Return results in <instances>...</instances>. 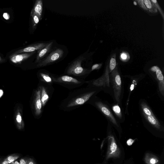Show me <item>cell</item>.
Wrapping results in <instances>:
<instances>
[{
    "mask_svg": "<svg viewBox=\"0 0 164 164\" xmlns=\"http://www.w3.org/2000/svg\"><path fill=\"white\" fill-rule=\"evenodd\" d=\"M101 66V65L100 64H96L93 65L91 68V72L95 70L99 69Z\"/></svg>",
    "mask_w": 164,
    "mask_h": 164,
    "instance_id": "cell-28",
    "label": "cell"
},
{
    "mask_svg": "<svg viewBox=\"0 0 164 164\" xmlns=\"http://www.w3.org/2000/svg\"><path fill=\"white\" fill-rule=\"evenodd\" d=\"M53 75V74L45 69H41L37 73V76L39 82L52 86L54 84Z\"/></svg>",
    "mask_w": 164,
    "mask_h": 164,
    "instance_id": "cell-15",
    "label": "cell"
},
{
    "mask_svg": "<svg viewBox=\"0 0 164 164\" xmlns=\"http://www.w3.org/2000/svg\"><path fill=\"white\" fill-rule=\"evenodd\" d=\"M31 108L35 118L39 119L41 118L44 108L41 100L40 90L38 87L34 92Z\"/></svg>",
    "mask_w": 164,
    "mask_h": 164,
    "instance_id": "cell-10",
    "label": "cell"
},
{
    "mask_svg": "<svg viewBox=\"0 0 164 164\" xmlns=\"http://www.w3.org/2000/svg\"><path fill=\"white\" fill-rule=\"evenodd\" d=\"M111 110L117 120L121 123L124 122L126 119L123 109L122 105L114 102L110 104Z\"/></svg>",
    "mask_w": 164,
    "mask_h": 164,
    "instance_id": "cell-14",
    "label": "cell"
},
{
    "mask_svg": "<svg viewBox=\"0 0 164 164\" xmlns=\"http://www.w3.org/2000/svg\"><path fill=\"white\" fill-rule=\"evenodd\" d=\"M109 74H110L115 68L117 65L116 60V54H114L111 58L110 63L108 65Z\"/></svg>",
    "mask_w": 164,
    "mask_h": 164,
    "instance_id": "cell-23",
    "label": "cell"
},
{
    "mask_svg": "<svg viewBox=\"0 0 164 164\" xmlns=\"http://www.w3.org/2000/svg\"><path fill=\"white\" fill-rule=\"evenodd\" d=\"M150 75L153 80L158 83V91L159 97L164 100V78L160 69L158 66L151 67L149 70Z\"/></svg>",
    "mask_w": 164,
    "mask_h": 164,
    "instance_id": "cell-9",
    "label": "cell"
},
{
    "mask_svg": "<svg viewBox=\"0 0 164 164\" xmlns=\"http://www.w3.org/2000/svg\"><path fill=\"white\" fill-rule=\"evenodd\" d=\"M32 27L33 30H35L39 22H40L41 18L38 15L32 14Z\"/></svg>",
    "mask_w": 164,
    "mask_h": 164,
    "instance_id": "cell-24",
    "label": "cell"
},
{
    "mask_svg": "<svg viewBox=\"0 0 164 164\" xmlns=\"http://www.w3.org/2000/svg\"><path fill=\"white\" fill-rule=\"evenodd\" d=\"M43 9V1L42 0H37L34 5L32 14H37L42 18Z\"/></svg>",
    "mask_w": 164,
    "mask_h": 164,
    "instance_id": "cell-20",
    "label": "cell"
},
{
    "mask_svg": "<svg viewBox=\"0 0 164 164\" xmlns=\"http://www.w3.org/2000/svg\"><path fill=\"white\" fill-rule=\"evenodd\" d=\"M48 42H38L30 45L24 49L20 50L15 52L13 54H18L22 53L37 52L44 48L46 45L47 44Z\"/></svg>",
    "mask_w": 164,
    "mask_h": 164,
    "instance_id": "cell-16",
    "label": "cell"
},
{
    "mask_svg": "<svg viewBox=\"0 0 164 164\" xmlns=\"http://www.w3.org/2000/svg\"><path fill=\"white\" fill-rule=\"evenodd\" d=\"M144 4L147 10L152 13H157L158 10L155 5L150 0H144Z\"/></svg>",
    "mask_w": 164,
    "mask_h": 164,
    "instance_id": "cell-22",
    "label": "cell"
},
{
    "mask_svg": "<svg viewBox=\"0 0 164 164\" xmlns=\"http://www.w3.org/2000/svg\"><path fill=\"white\" fill-rule=\"evenodd\" d=\"M53 79L54 83L70 90L80 87L87 82V81L84 79L64 74L60 75L53 74Z\"/></svg>",
    "mask_w": 164,
    "mask_h": 164,
    "instance_id": "cell-6",
    "label": "cell"
},
{
    "mask_svg": "<svg viewBox=\"0 0 164 164\" xmlns=\"http://www.w3.org/2000/svg\"><path fill=\"white\" fill-rule=\"evenodd\" d=\"M144 160L146 164H160L159 160L157 156L149 153L146 154Z\"/></svg>",
    "mask_w": 164,
    "mask_h": 164,
    "instance_id": "cell-21",
    "label": "cell"
},
{
    "mask_svg": "<svg viewBox=\"0 0 164 164\" xmlns=\"http://www.w3.org/2000/svg\"><path fill=\"white\" fill-rule=\"evenodd\" d=\"M65 54L63 49L55 47L47 56L36 64V67L40 68L56 63L63 59Z\"/></svg>",
    "mask_w": 164,
    "mask_h": 164,
    "instance_id": "cell-7",
    "label": "cell"
},
{
    "mask_svg": "<svg viewBox=\"0 0 164 164\" xmlns=\"http://www.w3.org/2000/svg\"><path fill=\"white\" fill-rule=\"evenodd\" d=\"M110 95L114 102L122 105L124 94V83L118 66L109 75Z\"/></svg>",
    "mask_w": 164,
    "mask_h": 164,
    "instance_id": "cell-4",
    "label": "cell"
},
{
    "mask_svg": "<svg viewBox=\"0 0 164 164\" xmlns=\"http://www.w3.org/2000/svg\"><path fill=\"white\" fill-rule=\"evenodd\" d=\"M21 109L18 107L15 111L14 114V122L18 129L22 130L25 128V123L22 118Z\"/></svg>",
    "mask_w": 164,
    "mask_h": 164,
    "instance_id": "cell-19",
    "label": "cell"
},
{
    "mask_svg": "<svg viewBox=\"0 0 164 164\" xmlns=\"http://www.w3.org/2000/svg\"><path fill=\"white\" fill-rule=\"evenodd\" d=\"M108 65L107 66L104 74L96 79L87 81V87L102 89L105 93L110 94Z\"/></svg>",
    "mask_w": 164,
    "mask_h": 164,
    "instance_id": "cell-8",
    "label": "cell"
},
{
    "mask_svg": "<svg viewBox=\"0 0 164 164\" xmlns=\"http://www.w3.org/2000/svg\"><path fill=\"white\" fill-rule=\"evenodd\" d=\"M1 164H10L5 160Z\"/></svg>",
    "mask_w": 164,
    "mask_h": 164,
    "instance_id": "cell-35",
    "label": "cell"
},
{
    "mask_svg": "<svg viewBox=\"0 0 164 164\" xmlns=\"http://www.w3.org/2000/svg\"><path fill=\"white\" fill-rule=\"evenodd\" d=\"M87 104H90L95 107L104 116L108 122L112 126L114 127L118 131H121L120 123L115 118L111 110L110 104L107 101L103 100L95 96L91 98Z\"/></svg>",
    "mask_w": 164,
    "mask_h": 164,
    "instance_id": "cell-5",
    "label": "cell"
},
{
    "mask_svg": "<svg viewBox=\"0 0 164 164\" xmlns=\"http://www.w3.org/2000/svg\"><path fill=\"white\" fill-rule=\"evenodd\" d=\"M139 106L143 123L146 126H149L158 131L163 132V123L158 118L146 100L140 99L139 102Z\"/></svg>",
    "mask_w": 164,
    "mask_h": 164,
    "instance_id": "cell-3",
    "label": "cell"
},
{
    "mask_svg": "<svg viewBox=\"0 0 164 164\" xmlns=\"http://www.w3.org/2000/svg\"><path fill=\"white\" fill-rule=\"evenodd\" d=\"M36 52H34L13 54L10 57V60L14 64H20L23 61L32 56Z\"/></svg>",
    "mask_w": 164,
    "mask_h": 164,
    "instance_id": "cell-17",
    "label": "cell"
},
{
    "mask_svg": "<svg viewBox=\"0 0 164 164\" xmlns=\"http://www.w3.org/2000/svg\"><path fill=\"white\" fill-rule=\"evenodd\" d=\"M144 76H145L143 74H140L138 75L132 76L131 78V79L132 81L131 82V84H130V88L129 89V95L128 96V98L127 101L126 108V113L128 115L129 114V113L128 111V106H129V100L130 99V97L131 95V92L132 91L134 90V89L136 88V86L138 83V82L143 79V78H144Z\"/></svg>",
    "mask_w": 164,
    "mask_h": 164,
    "instance_id": "cell-18",
    "label": "cell"
},
{
    "mask_svg": "<svg viewBox=\"0 0 164 164\" xmlns=\"http://www.w3.org/2000/svg\"><path fill=\"white\" fill-rule=\"evenodd\" d=\"M137 2L140 7L142 8L144 10L147 11L146 6L144 4V1L141 0V1H138Z\"/></svg>",
    "mask_w": 164,
    "mask_h": 164,
    "instance_id": "cell-27",
    "label": "cell"
},
{
    "mask_svg": "<svg viewBox=\"0 0 164 164\" xmlns=\"http://www.w3.org/2000/svg\"><path fill=\"white\" fill-rule=\"evenodd\" d=\"M102 89L86 87L70 91L67 97L62 100L59 105L61 110L70 112L87 104L92 97L96 96Z\"/></svg>",
    "mask_w": 164,
    "mask_h": 164,
    "instance_id": "cell-1",
    "label": "cell"
},
{
    "mask_svg": "<svg viewBox=\"0 0 164 164\" xmlns=\"http://www.w3.org/2000/svg\"><path fill=\"white\" fill-rule=\"evenodd\" d=\"M38 87L40 90L41 100L44 108L52 96L54 88L53 86L41 82L39 83Z\"/></svg>",
    "mask_w": 164,
    "mask_h": 164,
    "instance_id": "cell-12",
    "label": "cell"
},
{
    "mask_svg": "<svg viewBox=\"0 0 164 164\" xmlns=\"http://www.w3.org/2000/svg\"><path fill=\"white\" fill-rule=\"evenodd\" d=\"M135 142V140L130 138L127 140V144L129 146H131Z\"/></svg>",
    "mask_w": 164,
    "mask_h": 164,
    "instance_id": "cell-29",
    "label": "cell"
},
{
    "mask_svg": "<svg viewBox=\"0 0 164 164\" xmlns=\"http://www.w3.org/2000/svg\"><path fill=\"white\" fill-rule=\"evenodd\" d=\"M3 17L5 19L7 20L9 19L10 16L8 14L5 13L3 14Z\"/></svg>",
    "mask_w": 164,
    "mask_h": 164,
    "instance_id": "cell-33",
    "label": "cell"
},
{
    "mask_svg": "<svg viewBox=\"0 0 164 164\" xmlns=\"http://www.w3.org/2000/svg\"><path fill=\"white\" fill-rule=\"evenodd\" d=\"M28 164H36V163L33 159L29 158L28 159Z\"/></svg>",
    "mask_w": 164,
    "mask_h": 164,
    "instance_id": "cell-32",
    "label": "cell"
},
{
    "mask_svg": "<svg viewBox=\"0 0 164 164\" xmlns=\"http://www.w3.org/2000/svg\"><path fill=\"white\" fill-rule=\"evenodd\" d=\"M10 164H20V162H19L18 161H15Z\"/></svg>",
    "mask_w": 164,
    "mask_h": 164,
    "instance_id": "cell-34",
    "label": "cell"
},
{
    "mask_svg": "<svg viewBox=\"0 0 164 164\" xmlns=\"http://www.w3.org/2000/svg\"><path fill=\"white\" fill-rule=\"evenodd\" d=\"M3 61V59L1 58V56H0V62H2Z\"/></svg>",
    "mask_w": 164,
    "mask_h": 164,
    "instance_id": "cell-36",
    "label": "cell"
},
{
    "mask_svg": "<svg viewBox=\"0 0 164 164\" xmlns=\"http://www.w3.org/2000/svg\"><path fill=\"white\" fill-rule=\"evenodd\" d=\"M55 43V41H50L48 42L44 48L37 52V54L35 61V63H38L48 55L55 47L54 46Z\"/></svg>",
    "mask_w": 164,
    "mask_h": 164,
    "instance_id": "cell-13",
    "label": "cell"
},
{
    "mask_svg": "<svg viewBox=\"0 0 164 164\" xmlns=\"http://www.w3.org/2000/svg\"><path fill=\"white\" fill-rule=\"evenodd\" d=\"M87 53L81 54L69 64L64 74L85 80L91 72V69L86 67L85 62L88 58Z\"/></svg>",
    "mask_w": 164,
    "mask_h": 164,
    "instance_id": "cell-2",
    "label": "cell"
},
{
    "mask_svg": "<svg viewBox=\"0 0 164 164\" xmlns=\"http://www.w3.org/2000/svg\"><path fill=\"white\" fill-rule=\"evenodd\" d=\"M19 157V156L16 154H13L9 156L5 160L10 164L15 161Z\"/></svg>",
    "mask_w": 164,
    "mask_h": 164,
    "instance_id": "cell-25",
    "label": "cell"
},
{
    "mask_svg": "<svg viewBox=\"0 0 164 164\" xmlns=\"http://www.w3.org/2000/svg\"><path fill=\"white\" fill-rule=\"evenodd\" d=\"M108 148L106 155V159L111 158H119L121 153L119 146L117 145L114 136L112 134L108 137Z\"/></svg>",
    "mask_w": 164,
    "mask_h": 164,
    "instance_id": "cell-11",
    "label": "cell"
},
{
    "mask_svg": "<svg viewBox=\"0 0 164 164\" xmlns=\"http://www.w3.org/2000/svg\"><path fill=\"white\" fill-rule=\"evenodd\" d=\"M121 58L123 60H126L127 58V54L125 53H123L121 54Z\"/></svg>",
    "mask_w": 164,
    "mask_h": 164,
    "instance_id": "cell-31",
    "label": "cell"
},
{
    "mask_svg": "<svg viewBox=\"0 0 164 164\" xmlns=\"http://www.w3.org/2000/svg\"><path fill=\"white\" fill-rule=\"evenodd\" d=\"M151 1L155 5L156 7H157V9H158L159 10L160 12L161 13V14L162 15L163 18H164L163 13L162 12V11L161 10L159 6L158 5L157 1H156V0H152V1Z\"/></svg>",
    "mask_w": 164,
    "mask_h": 164,
    "instance_id": "cell-26",
    "label": "cell"
},
{
    "mask_svg": "<svg viewBox=\"0 0 164 164\" xmlns=\"http://www.w3.org/2000/svg\"><path fill=\"white\" fill-rule=\"evenodd\" d=\"M20 164H28V159L22 158L20 161Z\"/></svg>",
    "mask_w": 164,
    "mask_h": 164,
    "instance_id": "cell-30",
    "label": "cell"
}]
</instances>
